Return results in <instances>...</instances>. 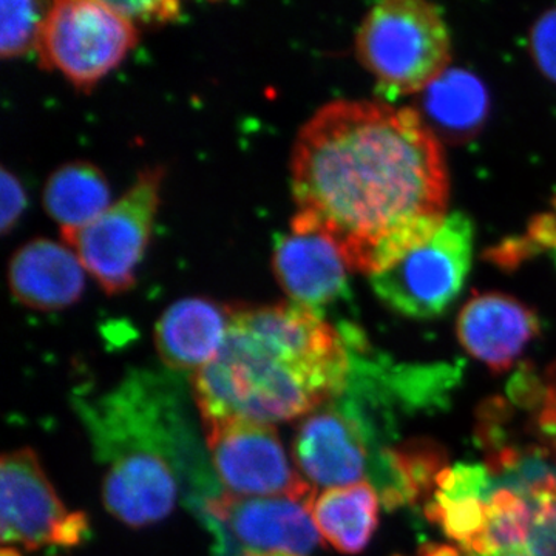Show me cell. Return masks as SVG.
<instances>
[{"label": "cell", "mask_w": 556, "mask_h": 556, "mask_svg": "<svg viewBox=\"0 0 556 556\" xmlns=\"http://www.w3.org/2000/svg\"><path fill=\"white\" fill-rule=\"evenodd\" d=\"M201 422L212 466L230 495L314 503L316 486L292 466L276 428L240 417Z\"/></svg>", "instance_id": "cell-7"}, {"label": "cell", "mask_w": 556, "mask_h": 556, "mask_svg": "<svg viewBox=\"0 0 556 556\" xmlns=\"http://www.w3.org/2000/svg\"><path fill=\"white\" fill-rule=\"evenodd\" d=\"M533 507L529 496L511 486H500L489 497L484 532L468 554L493 555L525 546L532 527Z\"/></svg>", "instance_id": "cell-19"}, {"label": "cell", "mask_w": 556, "mask_h": 556, "mask_svg": "<svg viewBox=\"0 0 556 556\" xmlns=\"http://www.w3.org/2000/svg\"><path fill=\"white\" fill-rule=\"evenodd\" d=\"M292 453L299 473L314 486L356 484L368 473L367 442L338 401L303 417L295 430Z\"/></svg>", "instance_id": "cell-10"}, {"label": "cell", "mask_w": 556, "mask_h": 556, "mask_svg": "<svg viewBox=\"0 0 556 556\" xmlns=\"http://www.w3.org/2000/svg\"><path fill=\"white\" fill-rule=\"evenodd\" d=\"M473 223L448 214L441 228L393 265L369 277L376 295L402 316H441L463 291L473 255Z\"/></svg>", "instance_id": "cell-5"}, {"label": "cell", "mask_w": 556, "mask_h": 556, "mask_svg": "<svg viewBox=\"0 0 556 556\" xmlns=\"http://www.w3.org/2000/svg\"><path fill=\"white\" fill-rule=\"evenodd\" d=\"M244 556H292V555H285V554H247Z\"/></svg>", "instance_id": "cell-29"}, {"label": "cell", "mask_w": 556, "mask_h": 556, "mask_svg": "<svg viewBox=\"0 0 556 556\" xmlns=\"http://www.w3.org/2000/svg\"><path fill=\"white\" fill-rule=\"evenodd\" d=\"M291 229L327 237L369 277L447 218L441 142L420 113L380 101H332L299 131L291 156Z\"/></svg>", "instance_id": "cell-1"}, {"label": "cell", "mask_w": 556, "mask_h": 556, "mask_svg": "<svg viewBox=\"0 0 556 556\" xmlns=\"http://www.w3.org/2000/svg\"><path fill=\"white\" fill-rule=\"evenodd\" d=\"M0 556H21L20 552L16 551V548H9L5 547L2 551V554Z\"/></svg>", "instance_id": "cell-28"}, {"label": "cell", "mask_w": 556, "mask_h": 556, "mask_svg": "<svg viewBox=\"0 0 556 556\" xmlns=\"http://www.w3.org/2000/svg\"><path fill=\"white\" fill-rule=\"evenodd\" d=\"M508 397L532 413V428L541 447L556 460V362L538 376L532 369L517 372L508 386Z\"/></svg>", "instance_id": "cell-20"}, {"label": "cell", "mask_w": 556, "mask_h": 556, "mask_svg": "<svg viewBox=\"0 0 556 556\" xmlns=\"http://www.w3.org/2000/svg\"><path fill=\"white\" fill-rule=\"evenodd\" d=\"M318 533L336 551L357 555L368 546L379 522V495L362 481L318 493L311 506Z\"/></svg>", "instance_id": "cell-16"}, {"label": "cell", "mask_w": 556, "mask_h": 556, "mask_svg": "<svg viewBox=\"0 0 556 556\" xmlns=\"http://www.w3.org/2000/svg\"><path fill=\"white\" fill-rule=\"evenodd\" d=\"M164 169L148 167L116 203L86 228L61 233L84 269L115 295L129 291L152 237L161 200Z\"/></svg>", "instance_id": "cell-6"}, {"label": "cell", "mask_w": 556, "mask_h": 556, "mask_svg": "<svg viewBox=\"0 0 556 556\" xmlns=\"http://www.w3.org/2000/svg\"><path fill=\"white\" fill-rule=\"evenodd\" d=\"M108 178L100 167L89 161L62 164L47 179L43 188V207L60 225L61 233L86 228L110 204Z\"/></svg>", "instance_id": "cell-17"}, {"label": "cell", "mask_w": 556, "mask_h": 556, "mask_svg": "<svg viewBox=\"0 0 556 556\" xmlns=\"http://www.w3.org/2000/svg\"><path fill=\"white\" fill-rule=\"evenodd\" d=\"M84 266L73 249L49 239H35L14 252L9 285L27 308L61 311L78 302L86 288Z\"/></svg>", "instance_id": "cell-14"}, {"label": "cell", "mask_w": 556, "mask_h": 556, "mask_svg": "<svg viewBox=\"0 0 556 556\" xmlns=\"http://www.w3.org/2000/svg\"><path fill=\"white\" fill-rule=\"evenodd\" d=\"M273 269L291 303L316 311L343 298L348 265L327 237L309 230L281 233L274 244Z\"/></svg>", "instance_id": "cell-13"}, {"label": "cell", "mask_w": 556, "mask_h": 556, "mask_svg": "<svg viewBox=\"0 0 556 556\" xmlns=\"http://www.w3.org/2000/svg\"><path fill=\"white\" fill-rule=\"evenodd\" d=\"M464 556H482V555L468 554V552H464ZM485 556H532V554H530L529 548H527V546L525 544V546L506 548V551L497 552V554L485 555Z\"/></svg>", "instance_id": "cell-27"}, {"label": "cell", "mask_w": 556, "mask_h": 556, "mask_svg": "<svg viewBox=\"0 0 556 556\" xmlns=\"http://www.w3.org/2000/svg\"><path fill=\"white\" fill-rule=\"evenodd\" d=\"M530 51L540 72L556 83V9L546 11L533 25Z\"/></svg>", "instance_id": "cell-24"}, {"label": "cell", "mask_w": 556, "mask_h": 556, "mask_svg": "<svg viewBox=\"0 0 556 556\" xmlns=\"http://www.w3.org/2000/svg\"><path fill=\"white\" fill-rule=\"evenodd\" d=\"M138 38V28L109 2L60 0L47 10L36 51L43 68L90 91L126 60Z\"/></svg>", "instance_id": "cell-4"}, {"label": "cell", "mask_w": 556, "mask_h": 556, "mask_svg": "<svg viewBox=\"0 0 556 556\" xmlns=\"http://www.w3.org/2000/svg\"><path fill=\"white\" fill-rule=\"evenodd\" d=\"M0 53L3 58H17L38 46L40 27L47 11L43 3L2 2L0 3Z\"/></svg>", "instance_id": "cell-21"}, {"label": "cell", "mask_w": 556, "mask_h": 556, "mask_svg": "<svg viewBox=\"0 0 556 556\" xmlns=\"http://www.w3.org/2000/svg\"><path fill=\"white\" fill-rule=\"evenodd\" d=\"M424 112L431 130L453 141L473 137L489 112V94L481 80L466 70H447L424 90Z\"/></svg>", "instance_id": "cell-18"}, {"label": "cell", "mask_w": 556, "mask_h": 556, "mask_svg": "<svg viewBox=\"0 0 556 556\" xmlns=\"http://www.w3.org/2000/svg\"><path fill=\"white\" fill-rule=\"evenodd\" d=\"M351 353L320 313L295 303L232 305L217 357L193 375L201 420L269 424L308 416L345 393Z\"/></svg>", "instance_id": "cell-2"}, {"label": "cell", "mask_w": 556, "mask_h": 556, "mask_svg": "<svg viewBox=\"0 0 556 556\" xmlns=\"http://www.w3.org/2000/svg\"><path fill=\"white\" fill-rule=\"evenodd\" d=\"M0 197H2L0 229H2L3 236H7L24 214L25 206H27V193L16 175L11 174L5 167H2V174H0Z\"/></svg>", "instance_id": "cell-25"}, {"label": "cell", "mask_w": 556, "mask_h": 556, "mask_svg": "<svg viewBox=\"0 0 556 556\" xmlns=\"http://www.w3.org/2000/svg\"><path fill=\"white\" fill-rule=\"evenodd\" d=\"M358 61L388 98L424 91L448 70L452 39L441 11L422 0H386L356 36Z\"/></svg>", "instance_id": "cell-3"}, {"label": "cell", "mask_w": 556, "mask_h": 556, "mask_svg": "<svg viewBox=\"0 0 556 556\" xmlns=\"http://www.w3.org/2000/svg\"><path fill=\"white\" fill-rule=\"evenodd\" d=\"M102 501L116 519L146 527L169 517L177 503L181 468L170 457L152 452H129L102 460Z\"/></svg>", "instance_id": "cell-11"}, {"label": "cell", "mask_w": 556, "mask_h": 556, "mask_svg": "<svg viewBox=\"0 0 556 556\" xmlns=\"http://www.w3.org/2000/svg\"><path fill=\"white\" fill-rule=\"evenodd\" d=\"M313 504L287 496L244 497L219 493L203 504L212 527L248 554L305 556L320 546Z\"/></svg>", "instance_id": "cell-9"}, {"label": "cell", "mask_w": 556, "mask_h": 556, "mask_svg": "<svg viewBox=\"0 0 556 556\" xmlns=\"http://www.w3.org/2000/svg\"><path fill=\"white\" fill-rule=\"evenodd\" d=\"M457 339L471 357L493 372L514 367L540 334L535 311L510 295L485 292L468 300L457 317Z\"/></svg>", "instance_id": "cell-12"}, {"label": "cell", "mask_w": 556, "mask_h": 556, "mask_svg": "<svg viewBox=\"0 0 556 556\" xmlns=\"http://www.w3.org/2000/svg\"><path fill=\"white\" fill-rule=\"evenodd\" d=\"M533 507L526 546L532 556H556V471L522 490Z\"/></svg>", "instance_id": "cell-22"}, {"label": "cell", "mask_w": 556, "mask_h": 556, "mask_svg": "<svg viewBox=\"0 0 556 556\" xmlns=\"http://www.w3.org/2000/svg\"><path fill=\"white\" fill-rule=\"evenodd\" d=\"M121 16L129 20L135 27H156L170 24L181 17V5L174 0H144V2H109Z\"/></svg>", "instance_id": "cell-23"}, {"label": "cell", "mask_w": 556, "mask_h": 556, "mask_svg": "<svg viewBox=\"0 0 556 556\" xmlns=\"http://www.w3.org/2000/svg\"><path fill=\"white\" fill-rule=\"evenodd\" d=\"M419 556H464V551L459 546H448V544H428L422 547Z\"/></svg>", "instance_id": "cell-26"}, {"label": "cell", "mask_w": 556, "mask_h": 556, "mask_svg": "<svg viewBox=\"0 0 556 556\" xmlns=\"http://www.w3.org/2000/svg\"><path fill=\"white\" fill-rule=\"evenodd\" d=\"M230 313L232 305L211 299L188 298L175 302L164 311L155 328L161 361L174 371L199 372L222 350Z\"/></svg>", "instance_id": "cell-15"}, {"label": "cell", "mask_w": 556, "mask_h": 556, "mask_svg": "<svg viewBox=\"0 0 556 556\" xmlns=\"http://www.w3.org/2000/svg\"><path fill=\"white\" fill-rule=\"evenodd\" d=\"M0 475L3 544L38 551L76 546L86 540L89 518L83 511L67 510L31 448L3 455Z\"/></svg>", "instance_id": "cell-8"}]
</instances>
